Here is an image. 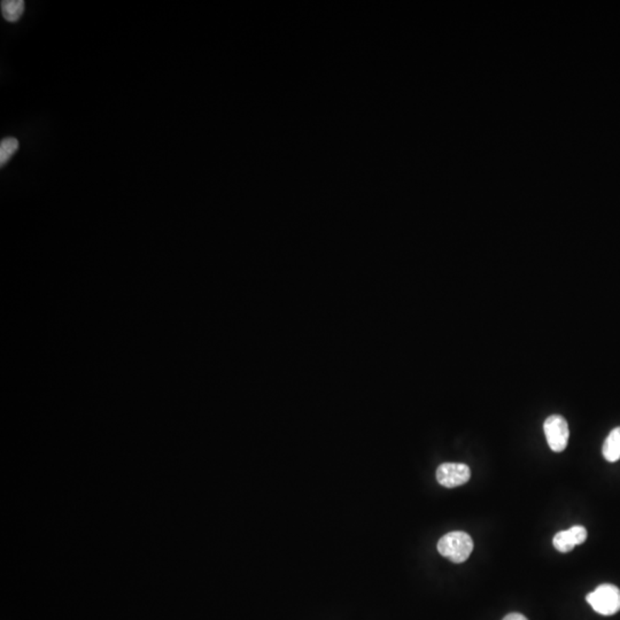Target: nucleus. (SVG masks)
Returning a JSON list of instances; mask_svg holds the SVG:
<instances>
[{
	"mask_svg": "<svg viewBox=\"0 0 620 620\" xmlns=\"http://www.w3.org/2000/svg\"><path fill=\"white\" fill-rule=\"evenodd\" d=\"M546 439L551 451L560 453L569 444V425L565 418L560 415H551L543 424Z\"/></svg>",
	"mask_w": 620,
	"mask_h": 620,
	"instance_id": "7ed1b4c3",
	"label": "nucleus"
},
{
	"mask_svg": "<svg viewBox=\"0 0 620 620\" xmlns=\"http://www.w3.org/2000/svg\"><path fill=\"white\" fill-rule=\"evenodd\" d=\"M503 620H529L521 614H509L503 618Z\"/></svg>",
	"mask_w": 620,
	"mask_h": 620,
	"instance_id": "1a4fd4ad",
	"label": "nucleus"
},
{
	"mask_svg": "<svg viewBox=\"0 0 620 620\" xmlns=\"http://www.w3.org/2000/svg\"><path fill=\"white\" fill-rule=\"evenodd\" d=\"M586 599L594 611L602 616H612L620 610V590L614 585H601Z\"/></svg>",
	"mask_w": 620,
	"mask_h": 620,
	"instance_id": "f03ea898",
	"label": "nucleus"
},
{
	"mask_svg": "<svg viewBox=\"0 0 620 620\" xmlns=\"http://www.w3.org/2000/svg\"><path fill=\"white\" fill-rule=\"evenodd\" d=\"M473 551V541L468 533L462 531L448 533L438 542V551L453 563H463Z\"/></svg>",
	"mask_w": 620,
	"mask_h": 620,
	"instance_id": "f257e3e1",
	"label": "nucleus"
},
{
	"mask_svg": "<svg viewBox=\"0 0 620 620\" xmlns=\"http://www.w3.org/2000/svg\"><path fill=\"white\" fill-rule=\"evenodd\" d=\"M603 456L608 462H617L620 460V427L610 432L602 448Z\"/></svg>",
	"mask_w": 620,
	"mask_h": 620,
	"instance_id": "423d86ee",
	"label": "nucleus"
},
{
	"mask_svg": "<svg viewBox=\"0 0 620 620\" xmlns=\"http://www.w3.org/2000/svg\"><path fill=\"white\" fill-rule=\"evenodd\" d=\"M470 468L463 463H444L436 470V480L444 487L462 486L470 480Z\"/></svg>",
	"mask_w": 620,
	"mask_h": 620,
	"instance_id": "20e7f679",
	"label": "nucleus"
},
{
	"mask_svg": "<svg viewBox=\"0 0 620 620\" xmlns=\"http://www.w3.org/2000/svg\"><path fill=\"white\" fill-rule=\"evenodd\" d=\"M18 149V142L16 138L7 137L1 140L0 144V166L3 167L9 162V159L16 154Z\"/></svg>",
	"mask_w": 620,
	"mask_h": 620,
	"instance_id": "6e6552de",
	"label": "nucleus"
},
{
	"mask_svg": "<svg viewBox=\"0 0 620 620\" xmlns=\"http://www.w3.org/2000/svg\"><path fill=\"white\" fill-rule=\"evenodd\" d=\"M23 12H25V1H22V0H4L1 1V14L6 21H18Z\"/></svg>",
	"mask_w": 620,
	"mask_h": 620,
	"instance_id": "0eeeda50",
	"label": "nucleus"
},
{
	"mask_svg": "<svg viewBox=\"0 0 620 620\" xmlns=\"http://www.w3.org/2000/svg\"><path fill=\"white\" fill-rule=\"evenodd\" d=\"M587 529L580 525H575L566 531H560L554 536L553 543L560 553H569L575 546L582 545L587 539Z\"/></svg>",
	"mask_w": 620,
	"mask_h": 620,
	"instance_id": "39448f33",
	"label": "nucleus"
}]
</instances>
